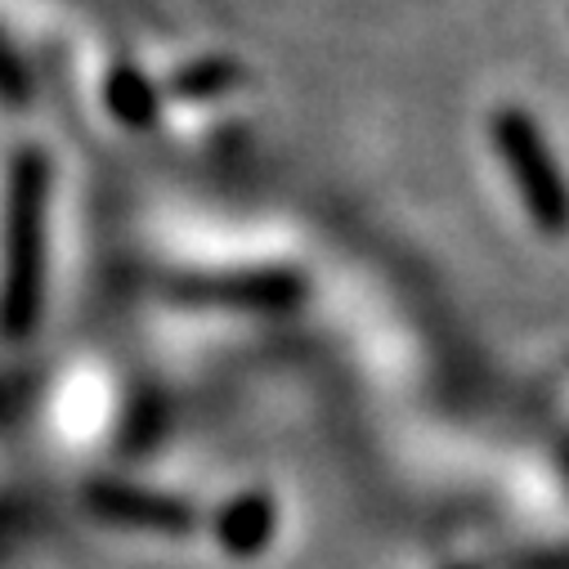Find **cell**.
Wrapping results in <instances>:
<instances>
[{
  "label": "cell",
  "instance_id": "cell-1",
  "mask_svg": "<svg viewBox=\"0 0 569 569\" xmlns=\"http://www.w3.org/2000/svg\"><path fill=\"white\" fill-rule=\"evenodd\" d=\"M46 207L50 162L41 149H23L10 171L6 211V282H0V337L23 341L41 323L46 301Z\"/></svg>",
  "mask_w": 569,
  "mask_h": 569
},
{
  "label": "cell",
  "instance_id": "cell-2",
  "mask_svg": "<svg viewBox=\"0 0 569 569\" xmlns=\"http://www.w3.org/2000/svg\"><path fill=\"white\" fill-rule=\"evenodd\" d=\"M493 144L507 158L511 180H516L533 224H542L547 233H560L565 229V184L556 176V162H551V153L542 144L538 126L525 112L507 108V112L493 117Z\"/></svg>",
  "mask_w": 569,
  "mask_h": 569
},
{
  "label": "cell",
  "instance_id": "cell-3",
  "mask_svg": "<svg viewBox=\"0 0 569 569\" xmlns=\"http://www.w3.org/2000/svg\"><path fill=\"white\" fill-rule=\"evenodd\" d=\"M86 507L99 520L126 525V529H153V533H189L198 525V511L171 493L158 489H134L117 480H99L86 489Z\"/></svg>",
  "mask_w": 569,
  "mask_h": 569
},
{
  "label": "cell",
  "instance_id": "cell-4",
  "mask_svg": "<svg viewBox=\"0 0 569 569\" xmlns=\"http://www.w3.org/2000/svg\"><path fill=\"white\" fill-rule=\"evenodd\" d=\"M306 282L297 273H233V278H193L180 282L184 301H220V306H260V310H282L301 301Z\"/></svg>",
  "mask_w": 569,
  "mask_h": 569
},
{
  "label": "cell",
  "instance_id": "cell-5",
  "mask_svg": "<svg viewBox=\"0 0 569 569\" xmlns=\"http://www.w3.org/2000/svg\"><path fill=\"white\" fill-rule=\"evenodd\" d=\"M216 538L229 556H256L269 547L273 538V502L264 493H242L238 502H229L216 520Z\"/></svg>",
  "mask_w": 569,
  "mask_h": 569
},
{
  "label": "cell",
  "instance_id": "cell-6",
  "mask_svg": "<svg viewBox=\"0 0 569 569\" xmlns=\"http://www.w3.org/2000/svg\"><path fill=\"white\" fill-rule=\"evenodd\" d=\"M112 108H117V117H126L130 126H144L149 117H153V94H149V86L139 81V77H117L112 81Z\"/></svg>",
  "mask_w": 569,
  "mask_h": 569
},
{
  "label": "cell",
  "instance_id": "cell-7",
  "mask_svg": "<svg viewBox=\"0 0 569 569\" xmlns=\"http://www.w3.org/2000/svg\"><path fill=\"white\" fill-rule=\"evenodd\" d=\"M0 94H6V103H23L28 99V77L19 68V59L0 46Z\"/></svg>",
  "mask_w": 569,
  "mask_h": 569
},
{
  "label": "cell",
  "instance_id": "cell-8",
  "mask_svg": "<svg viewBox=\"0 0 569 569\" xmlns=\"http://www.w3.org/2000/svg\"><path fill=\"white\" fill-rule=\"evenodd\" d=\"M458 569H471V565H458Z\"/></svg>",
  "mask_w": 569,
  "mask_h": 569
}]
</instances>
